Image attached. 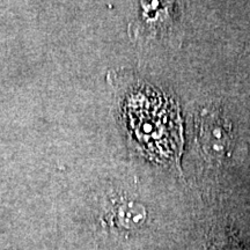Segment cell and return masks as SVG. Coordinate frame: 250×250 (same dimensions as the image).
Here are the masks:
<instances>
[{
    "instance_id": "2",
    "label": "cell",
    "mask_w": 250,
    "mask_h": 250,
    "mask_svg": "<svg viewBox=\"0 0 250 250\" xmlns=\"http://www.w3.org/2000/svg\"><path fill=\"white\" fill-rule=\"evenodd\" d=\"M147 212L139 203L130 201L118 206L117 210V220L126 229H134L139 228L145 223Z\"/></svg>"
},
{
    "instance_id": "3",
    "label": "cell",
    "mask_w": 250,
    "mask_h": 250,
    "mask_svg": "<svg viewBox=\"0 0 250 250\" xmlns=\"http://www.w3.org/2000/svg\"><path fill=\"white\" fill-rule=\"evenodd\" d=\"M210 250H245L242 248V246L236 241L233 237H225V239L220 240V241L213 242V245L211 246Z\"/></svg>"
},
{
    "instance_id": "1",
    "label": "cell",
    "mask_w": 250,
    "mask_h": 250,
    "mask_svg": "<svg viewBox=\"0 0 250 250\" xmlns=\"http://www.w3.org/2000/svg\"><path fill=\"white\" fill-rule=\"evenodd\" d=\"M198 140L208 156L223 159L232 147V124L217 108L203 109L198 121Z\"/></svg>"
}]
</instances>
